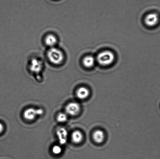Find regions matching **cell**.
Returning a JSON list of instances; mask_svg holds the SVG:
<instances>
[{
	"mask_svg": "<svg viewBox=\"0 0 160 159\" xmlns=\"http://www.w3.org/2000/svg\"><path fill=\"white\" fill-rule=\"evenodd\" d=\"M115 56L112 52L109 51H105L98 54L97 60L100 65L102 66H108L113 63Z\"/></svg>",
	"mask_w": 160,
	"mask_h": 159,
	"instance_id": "1",
	"label": "cell"
},
{
	"mask_svg": "<svg viewBox=\"0 0 160 159\" xmlns=\"http://www.w3.org/2000/svg\"><path fill=\"white\" fill-rule=\"evenodd\" d=\"M48 55L50 61L54 64H60L63 61V53L58 48H51L48 51Z\"/></svg>",
	"mask_w": 160,
	"mask_h": 159,
	"instance_id": "2",
	"label": "cell"
},
{
	"mask_svg": "<svg viewBox=\"0 0 160 159\" xmlns=\"http://www.w3.org/2000/svg\"><path fill=\"white\" fill-rule=\"evenodd\" d=\"M43 113V110L42 109L29 108L27 109L23 112V116L25 119L27 120L32 121L37 117L42 116Z\"/></svg>",
	"mask_w": 160,
	"mask_h": 159,
	"instance_id": "3",
	"label": "cell"
},
{
	"mask_svg": "<svg viewBox=\"0 0 160 159\" xmlns=\"http://www.w3.org/2000/svg\"><path fill=\"white\" fill-rule=\"evenodd\" d=\"M81 107L79 103L76 102H70L67 105L65 111L67 114L71 116H75L79 113Z\"/></svg>",
	"mask_w": 160,
	"mask_h": 159,
	"instance_id": "4",
	"label": "cell"
},
{
	"mask_svg": "<svg viewBox=\"0 0 160 159\" xmlns=\"http://www.w3.org/2000/svg\"><path fill=\"white\" fill-rule=\"evenodd\" d=\"M56 134L61 144L64 145L67 143L68 133L65 128L59 127L58 129L56 131Z\"/></svg>",
	"mask_w": 160,
	"mask_h": 159,
	"instance_id": "5",
	"label": "cell"
},
{
	"mask_svg": "<svg viewBox=\"0 0 160 159\" xmlns=\"http://www.w3.org/2000/svg\"><path fill=\"white\" fill-rule=\"evenodd\" d=\"M159 20L158 16L156 13H150L146 16L145 21L146 24L149 26H153L157 24Z\"/></svg>",
	"mask_w": 160,
	"mask_h": 159,
	"instance_id": "6",
	"label": "cell"
},
{
	"mask_svg": "<svg viewBox=\"0 0 160 159\" xmlns=\"http://www.w3.org/2000/svg\"><path fill=\"white\" fill-rule=\"evenodd\" d=\"M43 67L41 61L37 59H32L30 65V69L32 72L38 73L40 72Z\"/></svg>",
	"mask_w": 160,
	"mask_h": 159,
	"instance_id": "7",
	"label": "cell"
},
{
	"mask_svg": "<svg viewBox=\"0 0 160 159\" xmlns=\"http://www.w3.org/2000/svg\"><path fill=\"white\" fill-rule=\"evenodd\" d=\"M89 94V90L84 87L79 88L76 91V96L78 99L84 100L87 98Z\"/></svg>",
	"mask_w": 160,
	"mask_h": 159,
	"instance_id": "8",
	"label": "cell"
},
{
	"mask_svg": "<svg viewBox=\"0 0 160 159\" xmlns=\"http://www.w3.org/2000/svg\"><path fill=\"white\" fill-rule=\"evenodd\" d=\"M93 138L94 141L97 143H101L104 141L105 134L101 130H97L94 132Z\"/></svg>",
	"mask_w": 160,
	"mask_h": 159,
	"instance_id": "9",
	"label": "cell"
},
{
	"mask_svg": "<svg viewBox=\"0 0 160 159\" xmlns=\"http://www.w3.org/2000/svg\"><path fill=\"white\" fill-rule=\"evenodd\" d=\"M83 138L82 133L79 130H76L72 134V139L73 143L79 144L82 141Z\"/></svg>",
	"mask_w": 160,
	"mask_h": 159,
	"instance_id": "10",
	"label": "cell"
},
{
	"mask_svg": "<svg viewBox=\"0 0 160 159\" xmlns=\"http://www.w3.org/2000/svg\"><path fill=\"white\" fill-rule=\"evenodd\" d=\"M95 63V59L91 56H86L83 60V63L85 66L88 68H92Z\"/></svg>",
	"mask_w": 160,
	"mask_h": 159,
	"instance_id": "11",
	"label": "cell"
},
{
	"mask_svg": "<svg viewBox=\"0 0 160 159\" xmlns=\"http://www.w3.org/2000/svg\"><path fill=\"white\" fill-rule=\"evenodd\" d=\"M45 42L48 46L53 48L57 43V40L54 35H48L45 38Z\"/></svg>",
	"mask_w": 160,
	"mask_h": 159,
	"instance_id": "12",
	"label": "cell"
},
{
	"mask_svg": "<svg viewBox=\"0 0 160 159\" xmlns=\"http://www.w3.org/2000/svg\"><path fill=\"white\" fill-rule=\"evenodd\" d=\"M67 119H68V117L65 113H59L57 117V120L59 123H63L66 122Z\"/></svg>",
	"mask_w": 160,
	"mask_h": 159,
	"instance_id": "13",
	"label": "cell"
},
{
	"mask_svg": "<svg viewBox=\"0 0 160 159\" xmlns=\"http://www.w3.org/2000/svg\"><path fill=\"white\" fill-rule=\"evenodd\" d=\"M52 152L54 155H60L62 152V148L60 146L55 145L52 147Z\"/></svg>",
	"mask_w": 160,
	"mask_h": 159,
	"instance_id": "14",
	"label": "cell"
},
{
	"mask_svg": "<svg viewBox=\"0 0 160 159\" xmlns=\"http://www.w3.org/2000/svg\"><path fill=\"white\" fill-rule=\"evenodd\" d=\"M3 130H4V126L0 123V133H2Z\"/></svg>",
	"mask_w": 160,
	"mask_h": 159,
	"instance_id": "15",
	"label": "cell"
}]
</instances>
